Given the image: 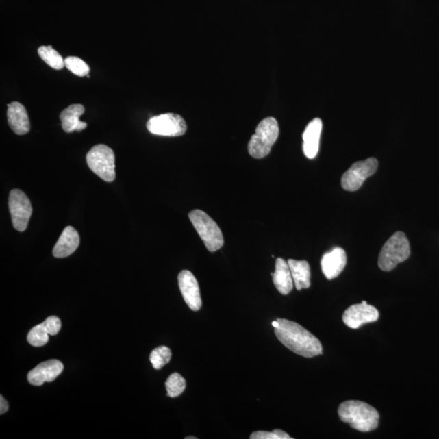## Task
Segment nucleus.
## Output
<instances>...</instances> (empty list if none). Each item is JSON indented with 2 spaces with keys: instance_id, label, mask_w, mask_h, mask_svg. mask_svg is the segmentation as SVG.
Segmentation results:
<instances>
[{
  "instance_id": "2",
  "label": "nucleus",
  "mask_w": 439,
  "mask_h": 439,
  "mask_svg": "<svg viewBox=\"0 0 439 439\" xmlns=\"http://www.w3.org/2000/svg\"><path fill=\"white\" fill-rule=\"evenodd\" d=\"M338 412L343 423L362 432L372 431L377 428L379 423V414L375 408L362 401L343 402Z\"/></svg>"
},
{
  "instance_id": "19",
  "label": "nucleus",
  "mask_w": 439,
  "mask_h": 439,
  "mask_svg": "<svg viewBox=\"0 0 439 439\" xmlns=\"http://www.w3.org/2000/svg\"><path fill=\"white\" fill-rule=\"evenodd\" d=\"M288 262L295 288L298 290L310 288L311 285L310 264L306 260H295L292 259H290Z\"/></svg>"
},
{
  "instance_id": "22",
  "label": "nucleus",
  "mask_w": 439,
  "mask_h": 439,
  "mask_svg": "<svg viewBox=\"0 0 439 439\" xmlns=\"http://www.w3.org/2000/svg\"><path fill=\"white\" fill-rule=\"evenodd\" d=\"M171 350L167 347L160 346L151 351L149 359L152 366L156 371H159L171 362Z\"/></svg>"
},
{
  "instance_id": "27",
  "label": "nucleus",
  "mask_w": 439,
  "mask_h": 439,
  "mask_svg": "<svg viewBox=\"0 0 439 439\" xmlns=\"http://www.w3.org/2000/svg\"><path fill=\"white\" fill-rule=\"evenodd\" d=\"M8 407H10L6 399L3 397V395H1V397H0V414L3 415L6 414Z\"/></svg>"
},
{
  "instance_id": "23",
  "label": "nucleus",
  "mask_w": 439,
  "mask_h": 439,
  "mask_svg": "<svg viewBox=\"0 0 439 439\" xmlns=\"http://www.w3.org/2000/svg\"><path fill=\"white\" fill-rule=\"evenodd\" d=\"M50 334L42 323L36 325L29 330L27 341L33 347H42L49 341Z\"/></svg>"
},
{
  "instance_id": "24",
  "label": "nucleus",
  "mask_w": 439,
  "mask_h": 439,
  "mask_svg": "<svg viewBox=\"0 0 439 439\" xmlns=\"http://www.w3.org/2000/svg\"><path fill=\"white\" fill-rule=\"evenodd\" d=\"M64 64L69 71L78 77L88 76L90 71L89 65L77 56H68L64 60Z\"/></svg>"
},
{
  "instance_id": "9",
  "label": "nucleus",
  "mask_w": 439,
  "mask_h": 439,
  "mask_svg": "<svg viewBox=\"0 0 439 439\" xmlns=\"http://www.w3.org/2000/svg\"><path fill=\"white\" fill-rule=\"evenodd\" d=\"M378 166L377 160L368 158L352 164L349 171L343 173L342 188L347 191H355L362 188L368 177L375 175Z\"/></svg>"
},
{
  "instance_id": "26",
  "label": "nucleus",
  "mask_w": 439,
  "mask_h": 439,
  "mask_svg": "<svg viewBox=\"0 0 439 439\" xmlns=\"http://www.w3.org/2000/svg\"><path fill=\"white\" fill-rule=\"evenodd\" d=\"M43 325L46 327L47 332L50 336H56L60 332V329H62V321L58 318V316H51L47 317V318L43 321Z\"/></svg>"
},
{
  "instance_id": "14",
  "label": "nucleus",
  "mask_w": 439,
  "mask_h": 439,
  "mask_svg": "<svg viewBox=\"0 0 439 439\" xmlns=\"http://www.w3.org/2000/svg\"><path fill=\"white\" fill-rule=\"evenodd\" d=\"M8 121L12 131L18 136H24L30 130V123L27 111L19 102L8 104Z\"/></svg>"
},
{
  "instance_id": "8",
  "label": "nucleus",
  "mask_w": 439,
  "mask_h": 439,
  "mask_svg": "<svg viewBox=\"0 0 439 439\" xmlns=\"http://www.w3.org/2000/svg\"><path fill=\"white\" fill-rule=\"evenodd\" d=\"M8 208L13 227L19 232H24L32 215V203L26 195L18 189L11 190L8 199Z\"/></svg>"
},
{
  "instance_id": "4",
  "label": "nucleus",
  "mask_w": 439,
  "mask_h": 439,
  "mask_svg": "<svg viewBox=\"0 0 439 439\" xmlns=\"http://www.w3.org/2000/svg\"><path fill=\"white\" fill-rule=\"evenodd\" d=\"M410 255V244L405 234L399 231L394 233L382 247L378 266L381 271L389 272L399 263L405 262Z\"/></svg>"
},
{
  "instance_id": "7",
  "label": "nucleus",
  "mask_w": 439,
  "mask_h": 439,
  "mask_svg": "<svg viewBox=\"0 0 439 439\" xmlns=\"http://www.w3.org/2000/svg\"><path fill=\"white\" fill-rule=\"evenodd\" d=\"M147 128L152 134L160 136L178 137L188 130L186 121L175 113H164L155 116L147 121Z\"/></svg>"
},
{
  "instance_id": "21",
  "label": "nucleus",
  "mask_w": 439,
  "mask_h": 439,
  "mask_svg": "<svg viewBox=\"0 0 439 439\" xmlns=\"http://www.w3.org/2000/svg\"><path fill=\"white\" fill-rule=\"evenodd\" d=\"M165 386H166L168 397L175 398L184 393L186 382L184 377L179 373H175L168 377Z\"/></svg>"
},
{
  "instance_id": "3",
  "label": "nucleus",
  "mask_w": 439,
  "mask_h": 439,
  "mask_svg": "<svg viewBox=\"0 0 439 439\" xmlns=\"http://www.w3.org/2000/svg\"><path fill=\"white\" fill-rule=\"evenodd\" d=\"M278 136L279 126L275 118L267 117L260 121L249 143L250 155L255 159H262L267 156Z\"/></svg>"
},
{
  "instance_id": "28",
  "label": "nucleus",
  "mask_w": 439,
  "mask_h": 439,
  "mask_svg": "<svg viewBox=\"0 0 439 439\" xmlns=\"http://www.w3.org/2000/svg\"><path fill=\"white\" fill-rule=\"evenodd\" d=\"M195 437H186V439H197Z\"/></svg>"
},
{
  "instance_id": "12",
  "label": "nucleus",
  "mask_w": 439,
  "mask_h": 439,
  "mask_svg": "<svg viewBox=\"0 0 439 439\" xmlns=\"http://www.w3.org/2000/svg\"><path fill=\"white\" fill-rule=\"evenodd\" d=\"M64 371V364L58 360H49L37 365L28 373L27 379L29 384L42 386L45 382H51L56 379Z\"/></svg>"
},
{
  "instance_id": "25",
  "label": "nucleus",
  "mask_w": 439,
  "mask_h": 439,
  "mask_svg": "<svg viewBox=\"0 0 439 439\" xmlns=\"http://www.w3.org/2000/svg\"><path fill=\"white\" fill-rule=\"evenodd\" d=\"M251 439H291L288 434L281 429H275L273 432L256 431L252 433Z\"/></svg>"
},
{
  "instance_id": "6",
  "label": "nucleus",
  "mask_w": 439,
  "mask_h": 439,
  "mask_svg": "<svg viewBox=\"0 0 439 439\" xmlns=\"http://www.w3.org/2000/svg\"><path fill=\"white\" fill-rule=\"evenodd\" d=\"M86 163L90 171L103 181L112 182L116 179L115 154L110 147L94 146L86 155Z\"/></svg>"
},
{
  "instance_id": "16",
  "label": "nucleus",
  "mask_w": 439,
  "mask_h": 439,
  "mask_svg": "<svg viewBox=\"0 0 439 439\" xmlns=\"http://www.w3.org/2000/svg\"><path fill=\"white\" fill-rule=\"evenodd\" d=\"M80 243V237L72 226H67L55 243L52 254L55 258H65L75 252Z\"/></svg>"
},
{
  "instance_id": "20",
  "label": "nucleus",
  "mask_w": 439,
  "mask_h": 439,
  "mask_svg": "<svg viewBox=\"0 0 439 439\" xmlns=\"http://www.w3.org/2000/svg\"><path fill=\"white\" fill-rule=\"evenodd\" d=\"M38 55L47 65L56 71H60L64 66L62 55L51 46H42L38 49Z\"/></svg>"
},
{
  "instance_id": "29",
  "label": "nucleus",
  "mask_w": 439,
  "mask_h": 439,
  "mask_svg": "<svg viewBox=\"0 0 439 439\" xmlns=\"http://www.w3.org/2000/svg\"><path fill=\"white\" fill-rule=\"evenodd\" d=\"M86 77H88V78H90V76L89 75H88V76H86Z\"/></svg>"
},
{
  "instance_id": "11",
  "label": "nucleus",
  "mask_w": 439,
  "mask_h": 439,
  "mask_svg": "<svg viewBox=\"0 0 439 439\" xmlns=\"http://www.w3.org/2000/svg\"><path fill=\"white\" fill-rule=\"evenodd\" d=\"M178 285L182 297L191 310L197 312L202 306L201 290L197 278L188 271H182L178 275Z\"/></svg>"
},
{
  "instance_id": "15",
  "label": "nucleus",
  "mask_w": 439,
  "mask_h": 439,
  "mask_svg": "<svg viewBox=\"0 0 439 439\" xmlns=\"http://www.w3.org/2000/svg\"><path fill=\"white\" fill-rule=\"evenodd\" d=\"M323 121L315 118L307 125L303 134V150L308 159H314L318 153Z\"/></svg>"
},
{
  "instance_id": "10",
  "label": "nucleus",
  "mask_w": 439,
  "mask_h": 439,
  "mask_svg": "<svg viewBox=\"0 0 439 439\" xmlns=\"http://www.w3.org/2000/svg\"><path fill=\"white\" fill-rule=\"evenodd\" d=\"M379 317L376 308L369 305L366 301L354 304L347 308L342 316L343 323L351 329H358L364 324L375 323Z\"/></svg>"
},
{
  "instance_id": "18",
  "label": "nucleus",
  "mask_w": 439,
  "mask_h": 439,
  "mask_svg": "<svg viewBox=\"0 0 439 439\" xmlns=\"http://www.w3.org/2000/svg\"><path fill=\"white\" fill-rule=\"evenodd\" d=\"M273 284L281 294H288L293 289L294 281L291 275L288 262L281 258H277L275 264V271L272 273Z\"/></svg>"
},
{
  "instance_id": "5",
  "label": "nucleus",
  "mask_w": 439,
  "mask_h": 439,
  "mask_svg": "<svg viewBox=\"0 0 439 439\" xmlns=\"http://www.w3.org/2000/svg\"><path fill=\"white\" fill-rule=\"evenodd\" d=\"M189 218L208 251L214 252L223 247L224 245L223 232L218 225L206 212L199 210L191 211Z\"/></svg>"
},
{
  "instance_id": "13",
  "label": "nucleus",
  "mask_w": 439,
  "mask_h": 439,
  "mask_svg": "<svg viewBox=\"0 0 439 439\" xmlns=\"http://www.w3.org/2000/svg\"><path fill=\"white\" fill-rule=\"evenodd\" d=\"M347 264L346 251L341 247H334L327 252L321 258V271L328 280L337 277L344 269Z\"/></svg>"
},
{
  "instance_id": "1",
  "label": "nucleus",
  "mask_w": 439,
  "mask_h": 439,
  "mask_svg": "<svg viewBox=\"0 0 439 439\" xmlns=\"http://www.w3.org/2000/svg\"><path fill=\"white\" fill-rule=\"evenodd\" d=\"M272 325L278 340L294 353L307 358L323 354L319 339L301 325L286 319H277Z\"/></svg>"
},
{
  "instance_id": "17",
  "label": "nucleus",
  "mask_w": 439,
  "mask_h": 439,
  "mask_svg": "<svg viewBox=\"0 0 439 439\" xmlns=\"http://www.w3.org/2000/svg\"><path fill=\"white\" fill-rule=\"evenodd\" d=\"M85 112V108L81 104H72L60 113L62 129L64 132H80L88 127V124L80 121V116Z\"/></svg>"
}]
</instances>
